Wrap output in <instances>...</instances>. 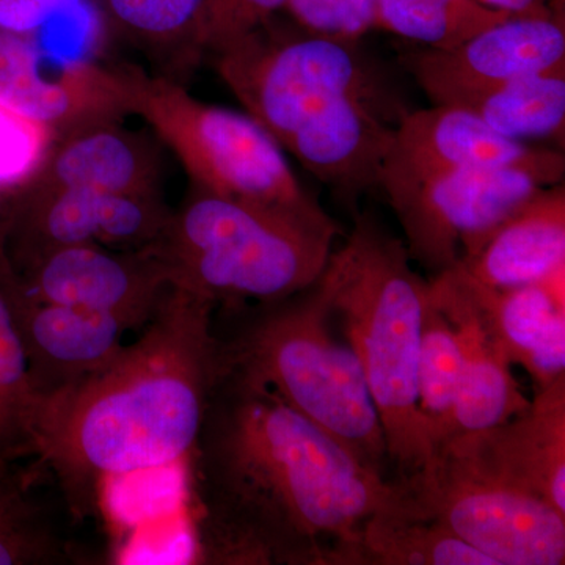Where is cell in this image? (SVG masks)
<instances>
[{"mask_svg": "<svg viewBox=\"0 0 565 565\" xmlns=\"http://www.w3.org/2000/svg\"><path fill=\"white\" fill-rule=\"evenodd\" d=\"M185 460L204 565H356L367 520L411 503L404 486L221 355Z\"/></svg>", "mask_w": 565, "mask_h": 565, "instance_id": "1", "label": "cell"}, {"mask_svg": "<svg viewBox=\"0 0 565 565\" xmlns=\"http://www.w3.org/2000/svg\"><path fill=\"white\" fill-rule=\"evenodd\" d=\"M215 303L174 286L139 338L106 366L41 401L32 459L84 520L114 476L185 459L202 426L218 366Z\"/></svg>", "mask_w": 565, "mask_h": 565, "instance_id": "2", "label": "cell"}, {"mask_svg": "<svg viewBox=\"0 0 565 565\" xmlns=\"http://www.w3.org/2000/svg\"><path fill=\"white\" fill-rule=\"evenodd\" d=\"M366 379L384 430L396 484L414 481L433 462L418 405V359L429 280L412 267L411 253L371 211L353 217L345 243L321 275Z\"/></svg>", "mask_w": 565, "mask_h": 565, "instance_id": "3", "label": "cell"}, {"mask_svg": "<svg viewBox=\"0 0 565 565\" xmlns=\"http://www.w3.org/2000/svg\"><path fill=\"white\" fill-rule=\"evenodd\" d=\"M332 319L321 278L273 302L217 307L218 355L388 479L381 418L359 359L332 332Z\"/></svg>", "mask_w": 565, "mask_h": 565, "instance_id": "4", "label": "cell"}, {"mask_svg": "<svg viewBox=\"0 0 565 565\" xmlns=\"http://www.w3.org/2000/svg\"><path fill=\"white\" fill-rule=\"evenodd\" d=\"M343 234L332 215L303 217L193 189L148 248L174 286L215 308L234 307L303 291L321 277Z\"/></svg>", "mask_w": 565, "mask_h": 565, "instance_id": "5", "label": "cell"}, {"mask_svg": "<svg viewBox=\"0 0 565 565\" xmlns=\"http://www.w3.org/2000/svg\"><path fill=\"white\" fill-rule=\"evenodd\" d=\"M118 68L129 115L147 122L177 156L193 189L303 217H330L297 180L277 140L250 115L204 103L162 74Z\"/></svg>", "mask_w": 565, "mask_h": 565, "instance_id": "6", "label": "cell"}, {"mask_svg": "<svg viewBox=\"0 0 565 565\" xmlns=\"http://www.w3.org/2000/svg\"><path fill=\"white\" fill-rule=\"evenodd\" d=\"M214 63L245 114L280 147L305 121L341 99L407 107L384 66L356 40L281 31L273 20L215 55Z\"/></svg>", "mask_w": 565, "mask_h": 565, "instance_id": "7", "label": "cell"}, {"mask_svg": "<svg viewBox=\"0 0 565 565\" xmlns=\"http://www.w3.org/2000/svg\"><path fill=\"white\" fill-rule=\"evenodd\" d=\"M412 519L434 520L493 565H563L565 514L437 455L405 484Z\"/></svg>", "mask_w": 565, "mask_h": 565, "instance_id": "8", "label": "cell"}, {"mask_svg": "<svg viewBox=\"0 0 565 565\" xmlns=\"http://www.w3.org/2000/svg\"><path fill=\"white\" fill-rule=\"evenodd\" d=\"M470 169H515L548 185L564 182L563 151L509 139L473 115L433 104L408 110L394 128L379 173V191L393 211L440 174Z\"/></svg>", "mask_w": 565, "mask_h": 565, "instance_id": "9", "label": "cell"}, {"mask_svg": "<svg viewBox=\"0 0 565 565\" xmlns=\"http://www.w3.org/2000/svg\"><path fill=\"white\" fill-rule=\"evenodd\" d=\"M544 188L545 181L523 170H459L424 182L394 212L412 262L437 275L473 256Z\"/></svg>", "mask_w": 565, "mask_h": 565, "instance_id": "10", "label": "cell"}, {"mask_svg": "<svg viewBox=\"0 0 565 565\" xmlns=\"http://www.w3.org/2000/svg\"><path fill=\"white\" fill-rule=\"evenodd\" d=\"M162 195H118L95 191L14 193L9 256L14 274L44 253L76 244L141 250L161 237L172 217Z\"/></svg>", "mask_w": 565, "mask_h": 565, "instance_id": "11", "label": "cell"}, {"mask_svg": "<svg viewBox=\"0 0 565 565\" xmlns=\"http://www.w3.org/2000/svg\"><path fill=\"white\" fill-rule=\"evenodd\" d=\"M20 291L36 302L117 316L141 330L174 288L166 264L150 250L76 244L44 253L18 273Z\"/></svg>", "mask_w": 565, "mask_h": 565, "instance_id": "12", "label": "cell"}, {"mask_svg": "<svg viewBox=\"0 0 565 565\" xmlns=\"http://www.w3.org/2000/svg\"><path fill=\"white\" fill-rule=\"evenodd\" d=\"M0 102L50 126L57 140L129 115L118 65L57 57L36 36L10 32H0Z\"/></svg>", "mask_w": 565, "mask_h": 565, "instance_id": "13", "label": "cell"}, {"mask_svg": "<svg viewBox=\"0 0 565 565\" xmlns=\"http://www.w3.org/2000/svg\"><path fill=\"white\" fill-rule=\"evenodd\" d=\"M437 455L542 498L565 514V377L535 392L523 414L492 429L459 435Z\"/></svg>", "mask_w": 565, "mask_h": 565, "instance_id": "14", "label": "cell"}, {"mask_svg": "<svg viewBox=\"0 0 565 565\" xmlns=\"http://www.w3.org/2000/svg\"><path fill=\"white\" fill-rule=\"evenodd\" d=\"M404 66L430 103L457 88L565 71L564 17L509 18L455 50L411 52Z\"/></svg>", "mask_w": 565, "mask_h": 565, "instance_id": "15", "label": "cell"}, {"mask_svg": "<svg viewBox=\"0 0 565 565\" xmlns=\"http://www.w3.org/2000/svg\"><path fill=\"white\" fill-rule=\"evenodd\" d=\"M20 333L39 404L102 370L131 330L117 316L36 302L24 292L6 296Z\"/></svg>", "mask_w": 565, "mask_h": 565, "instance_id": "16", "label": "cell"}, {"mask_svg": "<svg viewBox=\"0 0 565 565\" xmlns=\"http://www.w3.org/2000/svg\"><path fill=\"white\" fill-rule=\"evenodd\" d=\"M429 292L455 326L459 338L455 437L492 429L527 411L531 399L520 388L512 364L494 343L459 278L449 269L434 275L429 280Z\"/></svg>", "mask_w": 565, "mask_h": 565, "instance_id": "17", "label": "cell"}, {"mask_svg": "<svg viewBox=\"0 0 565 565\" xmlns=\"http://www.w3.org/2000/svg\"><path fill=\"white\" fill-rule=\"evenodd\" d=\"M473 300L505 359L530 375L535 392L565 377V270L537 285L493 289L449 267Z\"/></svg>", "mask_w": 565, "mask_h": 565, "instance_id": "18", "label": "cell"}, {"mask_svg": "<svg viewBox=\"0 0 565 565\" xmlns=\"http://www.w3.org/2000/svg\"><path fill=\"white\" fill-rule=\"evenodd\" d=\"M162 180L159 145L122 121H110L55 141L43 169L25 188L162 195Z\"/></svg>", "mask_w": 565, "mask_h": 565, "instance_id": "19", "label": "cell"}, {"mask_svg": "<svg viewBox=\"0 0 565 565\" xmlns=\"http://www.w3.org/2000/svg\"><path fill=\"white\" fill-rule=\"evenodd\" d=\"M493 289L537 285L565 270V188L548 185L519 207L470 258L455 264Z\"/></svg>", "mask_w": 565, "mask_h": 565, "instance_id": "20", "label": "cell"}, {"mask_svg": "<svg viewBox=\"0 0 565 565\" xmlns=\"http://www.w3.org/2000/svg\"><path fill=\"white\" fill-rule=\"evenodd\" d=\"M430 104L468 111L509 139L527 143L542 139L563 141L565 71L457 88L444 93Z\"/></svg>", "mask_w": 565, "mask_h": 565, "instance_id": "21", "label": "cell"}, {"mask_svg": "<svg viewBox=\"0 0 565 565\" xmlns=\"http://www.w3.org/2000/svg\"><path fill=\"white\" fill-rule=\"evenodd\" d=\"M107 28L147 55L159 73L180 81L203 58L204 0H93Z\"/></svg>", "mask_w": 565, "mask_h": 565, "instance_id": "22", "label": "cell"}, {"mask_svg": "<svg viewBox=\"0 0 565 565\" xmlns=\"http://www.w3.org/2000/svg\"><path fill=\"white\" fill-rule=\"evenodd\" d=\"M356 565H493L434 520L382 512L367 520Z\"/></svg>", "mask_w": 565, "mask_h": 565, "instance_id": "23", "label": "cell"}, {"mask_svg": "<svg viewBox=\"0 0 565 565\" xmlns=\"http://www.w3.org/2000/svg\"><path fill=\"white\" fill-rule=\"evenodd\" d=\"M459 373L460 349L455 326L429 292L419 344L418 405L434 456L455 437Z\"/></svg>", "mask_w": 565, "mask_h": 565, "instance_id": "24", "label": "cell"}, {"mask_svg": "<svg viewBox=\"0 0 565 565\" xmlns=\"http://www.w3.org/2000/svg\"><path fill=\"white\" fill-rule=\"evenodd\" d=\"M509 18L479 0H375L374 28L426 50L449 51Z\"/></svg>", "mask_w": 565, "mask_h": 565, "instance_id": "25", "label": "cell"}, {"mask_svg": "<svg viewBox=\"0 0 565 565\" xmlns=\"http://www.w3.org/2000/svg\"><path fill=\"white\" fill-rule=\"evenodd\" d=\"M70 561L43 505L31 492V475L0 462V565H57Z\"/></svg>", "mask_w": 565, "mask_h": 565, "instance_id": "26", "label": "cell"}, {"mask_svg": "<svg viewBox=\"0 0 565 565\" xmlns=\"http://www.w3.org/2000/svg\"><path fill=\"white\" fill-rule=\"evenodd\" d=\"M39 399L9 300L0 291V462L32 456V430Z\"/></svg>", "mask_w": 565, "mask_h": 565, "instance_id": "27", "label": "cell"}, {"mask_svg": "<svg viewBox=\"0 0 565 565\" xmlns=\"http://www.w3.org/2000/svg\"><path fill=\"white\" fill-rule=\"evenodd\" d=\"M55 141L50 126L0 102V192L14 195L31 184Z\"/></svg>", "mask_w": 565, "mask_h": 565, "instance_id": "28", "label": "cell"}, {"mask_svg": "<svg viewBox=\"0 0 565 565\" xmlns=\"http://www.w3.org/2000/svg\"><path fill=\"white\" fill-rule=\"evenodd\" d=\"M285 7L286 0H204L199 36L203 57L221 54Z\"/></svg>", "mask_w": 565, "mask_h": 565, "instance_id": "29", "label": "cell"}, {"mask_svg": "<svg viewBox=\"0 0 565 565\" xmlns=\"http://www.w3.org/2000/svg\"><path fill=\"white\" fill-rule=\"evenodd\" d=\"M305 29L337 39L359 40L374 28L375 0H286Z\"/></svg>", "mask_w": 565, "mask_h": 565, "instance_id": "30", "label": "cell"}, {"mask_svg": "<svg viewBox=\"0 0 565 565\" xmlns=\"http://www.w3.org/2000/svg\"><path fill=\"white\" fill-rule=\"evenodd\" d=\"M85 0H0V32L36 36L55 18L79 9Z\"/></svg>", "mask_w": 565, "mask_h": 565, "instance_id": "31", "label": "cell"}, {"mask_svg": "<svg viewBox=\"0 0 565 565\" xmlns=\"http://www.w3.org/2000/svg\"><path fill=\"white\" fill-rule=\"evenodd\" d=\"M13 214L14 195L0 192V291L6 296L20 288V281H18L9 256V237Z\"/></svg>", "mask_w": 565, "mask_h": 565, "instance_id": "32", "label": "cell"}, {"mask_svg": "<svg viewBox=\"0 0 565 565\" xmlns=\"http://www.w3.org/2000/svg\"><path fill=\"white\" fill-rule=\"evenodd\" d=\"M479 2L490 9L503 11L512 18H542L557 13L546 6L545 0H479Z\"/></svg>", "mask_w": 565, "mask_h": 565, "instance_id": "33", "label": "cell"}]
</instances>
